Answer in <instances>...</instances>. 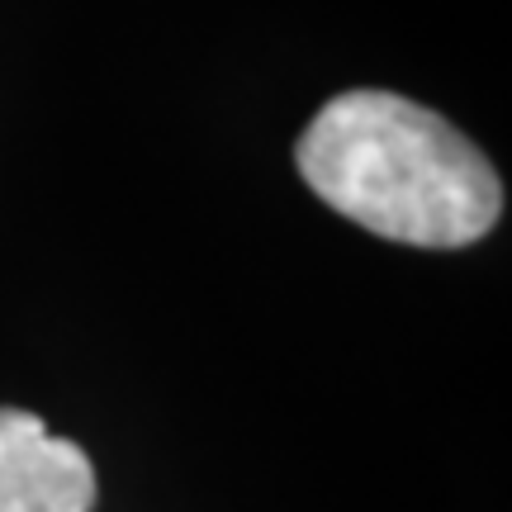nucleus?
I'll return each mask as SVG.
<instances>
[{
  "label": "nucleus",
  "mask_w": 512,
  "mask_h": 512,
  "mask_svg": "<svg viewBox=\"0 0 512 512\" xmlns=\"http://www.w3.org/2000/svg\"><path fill=\"white\" fill-rule=\"evenodd\" d=\"M95 470L76 441L48 437L38 413L0 408V512H91Z\"/></svg>",
  "instance_id": "2"
},
{
  "label": "nucleus",
  "mask_w": 512,
  "mask_h": 512,
  "mask_svg": "<svg viewBox=\"0 0 512 512\" xmlns=\"http://www.w3.org/2000/svg\"><path fill=\"white\" fill-rule=\"evenodd\" d=\"M318 200L408 247H470L503 214V181L460 128L394 91L328 100L294 147Z\"/></svg>",
  "instance_id": "1"
}]
</instances>
